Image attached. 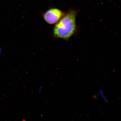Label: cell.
<instances>
[{
    "instance_id": "cell-3",
    "label": "cell",
    "mask_w": 121,
    "mask_h": 121,
    "mask_svg": "<svg viewBox=\"0 0 121 121\" xmlns=\"http://www.w3.org/2000/svg\"><path fill=\"white\" fill-rule=\"evenodd\" d=\"M1 54V50L0 48V55Z\"/></svg>"
},
{
    "instance_id": "cell-1",
    "label": "cell",
    "mask_w": 121,
    "mask_h": 121,
    "mask_svg": "<svg viewBox=\"0 0 121 121\" xmlns=\"http://www.w3.org/2000/svg\"><path fill=\"white\" fill-rule=\"evenodd\" d=\"M77 13L73 10L69 11L57 22L53 31L56 37L67 40L75 33Z\"/></svg>"
},
{
    "instance_id": "cell-2",
    "label": "cell",
    "mask_w": 121,
    "mask_h": 121,
    "mask_svg": "<svg viewBox=\"0 0 121 121\" xmlns=\"http://www.w3.org/2000/svg\"><path fill=\"white\" fill-rule=\"evenodd\" d=\"M64 13L58 9H51L43 14L44 20L48 23L53 24L57 23L63 16Z\"/></svg>"
}]
</instances>
